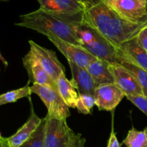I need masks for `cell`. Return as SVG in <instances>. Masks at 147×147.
I'll return each mask as SVG.
<instances>
[{"label":"cell","instance_id":"2","mask_svg":"<svg viewBox=\"0 0 147 147\" xmlns=\"http://www.w3.org/2000/svg\"><path fill=\"white\" fill-rule=\"evenodd\" d=\"M16 26L33 30L48 37H55L65 42L80 46L73 23L39 8L35 11L20 16Z\"/></svg>","mask_w":147,"mask_h":147},{"label":"cell","instance_id":"4","mask_svg":"<svg viewBox=\"0 0 147 147\" xmlns=\"http://www.w3.org/2000/svg\"><path fill=\"white\" fill-rule=\"evenodd\" d=\"M45 117V147H70L77 134L67 125V119L52 118L47 114Z\"/></svg>","mask_w":147,"mask_h":147},{"label":"cell","instance_id":"26","mask_svg":"<svg viewBox=\"0 0 147 147\" xmlns=\"http://www.w3.org/2000/svg\"><path fill=\"white\" fill-rule=\"evenodd\" d=\"M107 147H121V144L116 137V134L113 130H112L111 133L110 137H109V141H108Z\"/></svg>","mask_w":147,"mask_h":147},{"label":"cell","instance_id":"32","mask_svg":"<svg viewBox=\"0 0 147 147\" xmlns=\"http://www.w3.org/2000/svg\"><path fill=\"white\" fill-rule=\"evenodd\" d=\"M0 71H1V69H0Z\"/></svg>","mask_w":147,"mask_h":147},{"label":"cell","instance_id":"15","mask_svg":"<svg viewBox=\"0 0 147 147\" xmlns=\"http://www.w3.org/2000/svg\"><path fill=\"white\" fill-rule=\"evenodd\" d=\"M68 62L72 73V80L74 83L78 94L94 96L97 86L92 78L87 68L80 67L70 61Z\"/></svg>","mask_w":147,"mask_h":147},{"label":"cell","instance_id":"25","mask_svg":"<svg viewBox=\"0 0 147 147\" xmlns=\"http://www.w3.org/2000/svg\"><path fill=\"white\" fill-rule=\"evenodd\" d=\"M86 142V139L82 136L81 134H77L70 147H85Z\"/></svg>","mask_w":147,"mask_h":147},{"label":"cell","instance_id":"17","mask_svg":"<svg viewBox=\"0 0 147 147\" xmlns=\"http://www.w3.org/2000/svg\"><path fill=\"white\" fill-rule=\"evenodd\" d=\"M57 92L69 108L76 109L79 94L73 80H69L66 78L65 73L60 75L56 80Z\"/></svg>","mask_w":147,"mask_h":147},{"label":"cell","instance_id":"27","mask_svg":"<svg viewBox=\"0 0 147 147\" xmlns=\"http://www.w3.org/2000/svg\"><path fill=\"white\" fill-rule=\"evenodd\" d=\"M0 60H1V61H2V63H4V65L7 66V65H8V63H7V60H6L5 59H4V57H3V56L1 55V53H0Z\"/></svg>","mask_w":147,"mask_h":147},{"label":"cell","instance_id":"13","mask_svg":"<svg viewBox=\"0 0 147 147\" xmlns=\"http://www.w3.org/2000/svg\"><path fill=\"white\" fill-rule=\"evenodd\" d=\"M42 119L35 113L32 108L31 115L25 123L14 134L8 138H4V144L7 147H20L32 135L42 121Z\"/></svg>","mask_w":147,"mask_h":147},{"label":"cell","instance_id":"31","mask_svg":"<svg viewBox=\"0 0 147 147\" xmlns=\"http://www.w3.org/2000/svg\"><path fill=\"white\" fill-rule=\"evenodd\" d=\"M9 0H0V2H5V1H8Z\"/></svg>","mask_w":147,"mask_h":147},{"label":"cell","instance_id":"8","mask_svg":"<svg viewBox=\"0 0 147 147\" xmlns=\"http://www.w3.org/2000/svg\"><path fill=\"white\" fill-rule=\"evenodd\" d=\"M29 52L55 81L56 82L60 75L65 73V66L60 63L53 50L39 45L32 40H29Z\"/></svg>","mask_w":147,"mask_h":147},{"label":"cell","instance_id":"9","mask_svg":"<svg viewBox=\"0 0 147 147\" xmlns=\"http://www.w3.org/2000/svg\"><path fill=\"white\" fill-rule=\"evenodd\" d=\"M48 39L67 58V61L72 62L80 67L87 68L92 62L97 59L80 46L65 42L55 37H48Z\"/></svg>","mask_w":147,"mask_h":147},{"label":"cell","instance_id":"23","mask_svg":"<svg viewBox=\"0 0 147 147\" xmlns=\"http://www.w3.org/2000/svg\"><path fill=\"white\" fill-rule=\"evenodd\" d=\"M126 98L147 116V96L144 95H136L128 96Z\"/></svg>","mask_w":147,"mask_h":147},{"label":"cell","instance_id":"21","mask_svg":"<svg viewBox=\"0 0 147 147\" xmlns=\"http://www.w3.org/2000/svg\"><path fill=\"white\" fill-rule=\"evenodd\" d=\"M46 117L42 119V121L35 131L31 136L20 147H45V126Z\"/></svg>","mask_w":147,"mask_h":147},{"label":"cell","instance_id":"16","mask_svg":"<svg viewBox=\"0 0 147 147\" xmlns=\"http://www.w3.org/2000/svg\"><path fill=\"white\" fill-rule=\"evenodd\" d=\"M87 70L97 87L105 84H115L114 78L110 70V64L107 62L97 58L89 65Z\"/></svg>","mask_w":147,"mask_h":147},{"label":"cell","instance_id":"18","mask_svg":"<svg viewBox=\"0 0 147 147\" xmlns=\"http://www.w3.org/2000/svg\"><path fill=\"white\" fill-rule=\"evenodd\" d=\"M119 60V65L128 70L134 77L136 78L139 84L140 85L143 93L147 96V71L139 66L134 64L127 59L118 55Z\"/></svg>","mask_w":147,"mask_h":147},{"label":"cell","instance_id":"30","mask_svg":"<svg viewBox=\"0 0 147 147\" xmlns=\"http://www.w3.org/2000/svg\"><path fill=\"white\" fill-rule=\"evenodd\" d=\"M2 141H3V137L1 136V134H0V143H1V142H2Z\"/></svg>","mask_w":147,"mask_h":147},{"label":"cell","instance_id":"7","mask_svg":"<svg viewBox=\"0 0 147 147\" xmlns=\"http://www.w3.org/2000/svg\"><path fill=\"white\" fill-rule=\"evenodd\" d=\"M122 19L135 24L147 23V0H104Z\"/></svg>","mask_w":147,"mask_h":147},{"label":"cell","instance_id":"12","mask_svg":"<svg viewBox=\"0 0 147 147\" xmlns=\"http://www.w3.org/2000/svg\"><path fill=\"white\" fill-rule=\"evenodd\" d=\"M110 70L114 78L115 85L125 96L144 95L140 85L126 69L120 65H110Z\"/></svg>","mask_w":147,"mask_h":147},{"label":"cell","instance_id":"28","mask_svg":"<svg viewBox=\"0 0 147 147\" xmlns=\"http://www.w3.org/2000/svg\"><path fill=\"white\" fill-rule=\"evenodd\" d=\"M3 139H4V138H3ZM0 147H7V146H6L5 144H4V141H2V142H1V143H0Z\"/></svg>","mask_w":147,"mask_h":147},{"label":"cell","instance_id":"24","mask_svg":"<svg viewBox=\"0 0 147 147\" xmlns=\"http://www.w3.org/2000/svg\"><path fill=\"white\" fill-rule=\"evenodd\" d=\"M136 38L139 45L147 52V26L139 32Z\"/></svg>","mask_w":147,"mask_h":147},{"label":"cell","instance_id":"5","mask_svg":"<svg viewBox=\"0 0 147 147\" xmlns=\"http://www.w3.org/2000/svg\"><path fill=\"white\" fill-rule=\"evenodd\" d=\"M40 9L73 23L83 21V9L80 0H37Z\"/></svg>","mask_w":147,"mask_h":147},{"label":"cell","instance_id":"6","mask_svg":"<svg viewBox=\"0 0 147 147\" xmlns=\"http://www.w3.org/2000/svg\"><path fill=\"white\" fill-rule=\"evenodd\" d=\"M32 93L37 95L47 109V115L55 119H67L70 116V109L65 104L57 90L48 86L32 85Z\"/></svg>","mask_w":147,"mask_h":147},{"label":"cell","instance_id":"20","mask_svg":"<svg viewBox=\"0 0 147 147\" xmlns=\"http://www.w3.org/2000/svg\"><path fill=\"white\" fill-rule=\"evenodd\" d=\"M126 147H147L146 135L144 131H139L132 127L123 141Z\"/></svg>","mask_w":147,"mask_h":147},{"label":"cell","instance_id":"29","mask_svg":"<svg viewBox=\"0 0 147 147\" xmlns=\"http://www.w3.org/2000/svg\"><path fill=\"white\" fill-rule=\"evenodd\" d=\"M144 134L145 135H146V142H147V127H146L144 129Z\"/></svg>","mask_w":147,"mask_h":147},{"label":"cell","instance_id":"14","mask_svg":"<svg viewBox=\"0 0 147 147\" xmlns=\"http://www.w3.org/2000/svg\"><path fill=\"white\" fill-rule=\"evenodd\" d=\"M136 37L121 45L117 53L147 71V52L139 45Z\"/></svg>","mask_w":147,"mask_h":147},{"label":"cell","instance_id":"19","mask_svg":"<svg viewBox=\"0 0 147 147\" xmlns=\"http://www.w3.org/2000/svg\"><path fill=\"white\" fill-rule=\"evenodd\" d=\"M31 94V89L28 84L20 88L10 90L0 95V106H3L7 103H14L19 99L30 97Z\"/></svg>","mask_w":147,"mask_h":147},{"label":"cell","instance_id":"22","mask_svg":"<svg viewBox=\"0 0 147 147\" xmlns=\"http://www.w3.org/2000/svg\"><path fill=\"white\" fill-rule=\"evenodd\" d=\"M96 105L94 96L88 94H79L76 109L79 113L87 115L91 113L93 106Z\"/></svg>","mask_w":147,"mask_h":147},{"label":"cell","instance_id":"11","mask_svg":"<svg viewBox=\"0 0 147 147\" xmlns=\"http://www.w3.org/2000/svg\"><path fill=\"white\" fill-rule=\"evenodd\" d=\"M22 63L28 74L29 83H32V85L48 86L57 90L56 82L42 68L30 52L22 57Z\"/></svg>","mask_w":147,"mask_h":147},{"label":"cell","instance_id":"10","mask_svg":"<svg viewBox=\"0 0 147 147\" xmlns=\"http://www.w3.org/2000/svg\"><path fill=\"white\" fill-rule=\"evenodd\" d=\"M94 97L99 111H111L116 109L126 96L115 84H105L96 88Z\"/></svg>","mask_w":147,"mask_h":147},{"label":"cell","instance_id":"3","mask_svg":"<svg viewBox=\"0 0 147 147\" xmlns=\"http://www.w3.org/2000/svg\"><path fill=\"white\" fill-rule=\"evenodd\" d=\"M80 46L96 58L110 65H119L117 49L112 46L97 30L87 23H73Z\"/></svg>","mask_w":147,"mask_h":147},{"label":"cell","instance_id":"1","mask_svg":"<svg viewBox=\"0 0 147 147\" xmlns=\"http://www.w3.org/2000/svg\"><path fill=\"white\" fill-rule=\"evenodd\" d=\"M83 22L97 30L112 46L119 48L124 42L136 37L147 23L135 24L122 19L104 0H80Z\"/></svg>","mask_w":147,"mask_h":147}]
</instances>
